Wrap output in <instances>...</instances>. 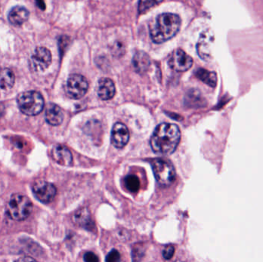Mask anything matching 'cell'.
Masks as SVG:
<instances>
[{
    "label": "cell",
    "instance_id": "obj_1",
    "mask_svg": "<svg viewBox=\"0 0 263 262\" xmlns=\"http://www.w3.org/2000/svg\"><path fill=\"white\" fill-rule=\"evenodd\" d=\"M180 139V130L177 125L162 123L153 132L150 144L153 152L156 153L171 155L177 148Z\"/></svg>",
    "mask_w": 263,
    "mask_h": 262
},
{
    "label": "cell",
    "instance_id": "obj_2",
    "mask_svg": "<svg viewBox=\"0 0 263 262\" xmlns=\"http://www.w3.org/2000/svg\"><path fill=\"white\" fill-rule=\"evenodd\" d=\"M181 26V19L173 13H163L157 16L150 27V36L155 43H163L175 36Z\"/></svg>",
    "mask_w": 263,
    "mask_h": 262
},
{
    "label": "cell",
    "instance_id": "obj_3",
    "mask_svg": "<svg viewBox=\"0 0 263 262\" xmlns=\"http://www.w3.org/2000/svg\"><path fill=\"white\" fill-rule=\"evenodd\" d=\"M32 208V202L27 196L14 194L7 204V213L13 220L23 221L30 215Z\"/></svg>",
    "mask_w": 263,
    "mask_h": 262
},
{
    "label": "cell",
    "instance_id": "obj_4",
    "mask_svg": "<svg viewBox=\"0 0 263 262\" xmlns=\"http://www.w3.org/2000/svg\"><path fill=\"white\" fill-rule=\"evenodd\" d=\"M17 103L21 112L29 116L38 115L44 107V99L36 91H28L21 94Z\"/></svg>",
    "mask_w": 263,
    "mask_h": 262
},
{
    "label": "cell",
    "instance_id": "obj_5",
    "mask_svg": "<svg viewBox=\"0 0 263 262\" xmlns=\"http://www.w3.org/2000/svg\"><path fill=\"white\" fill-rule=\"evenodd\" d=\"M153 174L157 182L162 186H169L175 178V170L173 165L167 160L154 159L151 162Z\"/></svg>",
    "mask_w": 263,
    "mask_h": 262
},
{
    "label": "cell",
    "instance_id": "obj_6",
    "mask_svg": "<svg viewBox=\"0 0 263 262\" xmlns=\"http://www.w3.org/2000/svg\"><path fill=\"white\" fill-rule=\"evenodd\" d=\"M89 83L87 79L83 75L73 74L68 78L65 91L69 97L73 99H80L87 93Z\"/></svg>",
    "mask_w": 263,
    "mask_h": 262
},
{
    "label": "cell",
    "instance_id": "obj_7",
    "mask_svg": "<svg viewBox=\"0 0 263 262\" xmlns=\"http://www.w3.org/2000/svg\"><path fill=\"white\" fill-rule=\"evenodd\" d=\"M52 63V54L48 49L38 47L30 58V67L34 72L46 70Z\"/></svg>",
    "mask_w": 263,
    "mask_h": 262
},
{
    "label": "cell",
    "instance_id": "obj_8",
    "mask_svg": "<svg viewBox=\"0 0 263 262\" xmlns=\"http://www.w3.org/2000/svg\"><path fill=\"white\" fill-rule=\"evenodd\" d=\"M32 192L35 198L43 203H50L56 195V188L52 183L39 181L32 186Z\"/></svg>",
    "mask_w": 263,
    "mask_h": 262
},
{
    "label": "cell",
    "instance_id": "obj_9",
    "mask_svg": "<svg viewBox=\"0 0 263 262\" xmlns=\"http://www.w3.org/2000/svg\"><path fill=\"white\" fill-rule=\"evenodd\" d=\"M169 67L176 72H185L192 67L193 60L183 50H176L172 53L168 62Z\"/></svg>",
    "mask_w": 263,
    "mask_h": 262
},
{
    "label": "cell",
    "instance_id": "obj_10",
    "mask_svg": "<svg viewBox=\"0 0 263 262\" xmlns=\"http://www.w3.org/2000/svg\"><path fill=\"white\" fill-rule=\"evenodd\" d=\"M129 140V132L127 127L121 122H117L112 127L111 142L117 149H123Z\"/></svg>",
    "mask_w": 263,
    "mask_h": 262
},
{
    "label": "cell",
    "instance_id": "obj_11",
    "mask_svg": "<svg viewBox=\"0 0 263 262\" xmlns=\"http://www.w3.org/2000/svg\"><path fill=\"white\" fill-rule=\"evenodd\" d=\"M73 222L77 226L86 229L93 231L95 229V223L92 219L90 210L86 208L78 210L73 215Z\"/></svg>",
    "mask_w": 263,
    "mask_h": 262
},
{
    "label": "cell",
    "instance_id": "obj_12",
    "mask_svg": "<svg viewBox=\"0 0 263 262\" xmlns=\"http://www.w3.org/2000/svg\"><path fill=\"white\" fill-rule=\"evenodd\" d=\"M97 93L102 100H109L115 96L116 88L112 80L108 78H102L98 83Z\"/></svg>",
    "mask_w": 263,
    "mask_h": 262
},
{
    "label": "cell",
    "instance_id": "obj_13",
    "mask_svg": "<svg viewBox=\"0 0 263 262\" xmlns=\"http://www.w3.org/2000/svg\"><path fill=\"white\" fill-rule=\"evenodd\" d=\"M29 13L27 9L23 7H15L10 10L8 15V19L10 23L13 26H22L25 22L27 21Z\"/></svg>",
    "mask_w": 263,
    "mask_h": 262
},
{
    "label": "cell",
    "instance_id": "obj_14",
    "mask_svg": "<svg viewBox=\"0 0 263 262\" xmlns=\"http://www.w3.org/2000/svg\"><path fill=\"white\" fill-rule=\"evenodd\" d=\"M53 159L59 165L69 166L72 162V155L70 151L63 146H57L52 152Z\"/></svg>",
    "mask_w": 263,
    "mask_h": 262
},
{
    "label": "cell",
    "instance_id": "obj_15",
    "mask_svg": "<svg viewBox=\"0 0 263 262\" xmlns=\"http://www.w3.org/2000/svg\"><path fill=\"white\" fill-rule=\"evenodd\" d=\"M64 119L63 112L59 106L56 104H50L46 111V120L50 125L56 126L60 125Z\"/></svg>",
    "mask_w": 263,
    "mask_h": 262
},
{
    "label": "cell",
    "instance_id": "obj_16",
    "mask_svg": "<svg viewBox=\"0 0 263 262\" xmlns=\"http://www.w3.org/2000/svg\"><path fill=\"white\" fill-rule=\"evenodd\" d=\"M133 66L136 72L143 74L148 70L150 66V58L146 53L139 51L134 55L133 59Z\"/></svg>",
    "mask_w": 263,
    "mask_h": 262
},
{
    "label": "cell",
    "instance_id": "obj_17",
    "mask_svg": "<svg viewBox=\"0 0 263 262\" xmlns=\"http://www.w3.org/2000/svg\"><path fill=\"white\" fill-rule=\"evenodd\" d=\"M185 103L186 106L192 108H201L206 106L207 103L201 93L198 90H192L187 93Z\"/></svg>",
    "mask_w": 263,
    "mask_h": 262
},
{
    "label": "cell",
    "instance_id": "obj_18",
    "mask_svg": "<svg viewBox=\"0 0 263 262\" xmlns=\"http://www.w3.org/2000/svg\"><path fill=\"white\" fill-rule=\"evenodd\" d=\"M15 75L11 69H3L0 70V89L7 90L11 89L15 83Z\"/></svg>",
    "mask_w": 263,
    "mask_h": 262
},
{
    "label": "cell",
    "instance_id": "obj_19",
    "mask_svg": "<svg viewBox=\"0 0 263 262\" xmlns=\"http://www.w3.org/2000/svg\"><path fill=\"white\" fill-rule=\"evenodd\" d=\"M196 76L209 86L212 87V88L216 86L217 75L215 72H210V71L200 68L196 71Z\"/></svg>",
    "mask_w": 263,
    "mask_h": 262
},
{
    "label": "cell",
    "instance_id": "obj_20",
    "mask_svg": "<svg viewBox=\"0 0 263 262\" xmlns=\"http://www.w3.org/2000/svg\"><path fill=\"white\" fill-rule=\"evenodd\" d=\"M125 185H126V189L133 193H136L140 188L139 179H138L137 176H134V174H129L126 176L125 179Z\"/></svg>",
    "mask_w": 263,
    "mask_h": 262
},
{
    "label": "cell",
    "instance_id": "obj_21",
    "mask_svg": "<svg viewBox=\"0 0 263 262\" xmlns=\"http://www.w3.org/2000/svg\"><path fill=\"white\" fill-rule=\"evenodd\" d=\"M159 4H160V2H157V1H140L139 5V13H145L147 10Z\"/></svg>",
    "mask_w": 263,
    "mask_h": 262
},
{
    "label": "cell",
    "instance_id": "obj_22",
    "mask_svg": "<svg viewBox=\"0 0 263 262\" xmlns=\"http://www.w3.org/2000/svg\"><path fill=\"white\" fill-rule=\"evenodd\" d=\"M120 260V252L116 249L112 250L105 257V262H119Z\"/></svg>",
    "mask_w": 263,
    "mask_h": 262
},
{
    "label": "cell",
    "instance_id": "obj_23",
    "mask_svg": "<svg viewBox=\"0 0 263 262\" xmlns=\"http://www.w3.org/2000/svg\"><path fill=\"white\" fill-rule=\"evenodd\" d=\"M174 253H175V248L172 245H168L163 249V257L166 260H169L173 257Z\"/></svg>",
    "mask_w": 263,
    "mask_h": 262
},
{
    "label": "cell",
    "instance_id": "obj_24",
    "mask_svg": "<svg viewBox=\"0 0 263 262\" xmlns=\"http://www.w3.org/2000/svg\"><path fill=\"white\" fill-rule=\"evenodd\" d=\"M85 262H99V257L94 253L87 252L84 255Z\"/></svg>",
    "mask_w": 263,
    "mask_h": 262
},
{
    "label": "cell",
    "instance_id": "obj_25",
    "mask_svg": "<svg viewBox=\"0 0 263 262\" xmlns=\"http://www.w3.org/2000/svg\"><path fill=\"white\" fill-rule=\"evenodd\" d=\"M15 262H37L35 259L30 257H22L18 259Z\"/></svg>",
    "mask_w": 263,
    "mask_h": 262
},
{
    "label": "cell",
    "instance_id": "obj_26",
    "mask_svg": "<svg viewBox=\"0 0 263 262\" xmlns=\"http://www.w3.org/2000/svg\"><path fill=\"white\" fill-rule=\"evenodd\" d=\"M175 262H184V261H182V260H176V261H175Z\"/></svg>",
    "mask_w": 263,
    "mask_h": 262
}]
</instances>
